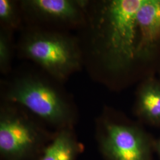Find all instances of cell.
<instances>
[{"mask_svg":"<svg viewBox=\"0 0 160 160\" xmlns=\"http://www.w3.org/2000/svg\"><path fill=\"white\" fill-rule=\"evenodd\" d=\"M33 114L4 102L0 111V154L4 160H36L53 135Z\"/></svg>","mask_w":160,"mask_h":160,"instance_id":"obj_4","label":"cell"},{"mask_svg":"<svg viewBox=\"0 0 160 160\" xmlns=\"http://www.w3.org/2000/svg\"><path fill=\"white\" fill-rule=\"evenodd\" d=\"M143 0L97 2L90 17V53L102 80L122 88L145 78L137 58V14Z\"/></svg>","mask_w":160,"mask_h":160,"instance_id":"obj_1","label":"cell"},{"mask_svg":"<svg viewBox=\"0 0 160 160\" xmlns=\"http://www.w3.org/2000/svg\"><path fill=\"white\" fill-rule=\"evenodd\" d=\"M12 31L1 27L0 31V71L2 74L11 70L13 55Z\"/></svg>","mask_w":160,"mask_h":160,"instance_id":"obj_11","label":"cell"},{"mask_svg":"<svg viewBox=\"0 0 160 160\" xmlns=\"http://www.w3.org/2000/svg\"><path fill=\"white\" fill-rule=\"evenodd\" d=\"M100 150L107 160H151V141L139 126L102 118L98 125Z\"/></svg>","mask_w":160,"mask_h":160,"instance_id":"obj_5","label":"cell"},{"mask_svg":"<svg viewBox=\"0 0 160 160\" xmlns=\"http://www.w3.org/2000/svg\"><path fill=\"white\" fill-rule=\"evenodd\" d=\"M81 150L72 127H67L53 134L36 160H76Z\"/></svg>","mask_w":160,"mask_h":160,"instance_id":"obj_9","label":"cell"},{"mask_svg":"<svg viewBox=\"0 0 160 160\" xmlns=\"http://www.w3.org/2000/svg\"><path fill=\"white\" fill-rule=\"evenodd\" d=\"M1 27L14 31L20 27L21 17L17 2L12 0L0 1Z\"/></svg>","mask_w":160,"mask_h":160,"instance_id":"obj_10","label":"cell"},{"mask_svg":"<svg viewBox=\"0 0 160 160\" xmlns=\"http://www.w3.org/2000/svg\"><path fill=\"white\" fill-rule=\"evenodd\" d=\"M135 112L145 122L160 126V80L154 75L141 81L136 95Z\"/></svg>","mask_w":160,"mask_h":160,"instance_id":"obj_8","label":"cell"},{"mask_svg":"<svg viewBox=\"0 0 160 160\" xmlns=\"http://www.w3.org/2000/svg\"><path fill=\"white\" fill-rule=\"evenodd\" d=\"M23 57L38 65L61 83L78 71L83 55L77 40L55 31L33 28L24 32L18 43Z\"/></svg>","mask_w":160,"mask_h":160,"instance_id":"obj_3","label":"cell"},{"mask_svg":"<svg viewBox=\"0 0 160 160\" xmlns=\"http://www.w3.org/2000/svg\"><path fill=\"white\" fill-rule=\"evenodd\" d=\"M158 69H159V75H160V79L159 80H160V64H159V66H158Z\"/></svg>","mask_w":160,"mask_h":160,"instance_id":"obj_13","label":"cell"},{"mask_svg":"<svg viewBox=\"0 0 160 160\" xmlns=\"http://www.w3.org/2000/svg\"><path fill=\"white\" fill-rule=\"evenodd\" d=\"M56 82L36 73L14 75L3 84V100L19 105L57 130L72 127L73 104Z\"/></svg>","mask_w":160,"mask_h":160,"instance_id":"obj_2","label":"cell"},{"mask_svg":"<svg viewBox=\"0 0 160 160\" xmlns=\"http://www.w3.org/2000/svg\"><path fill=\"white\" fill-rule=\"evenodd\" d=\"M137 58L145 77L160 62V0H143L137 14Z\"/></svg>","mask_w":160,"mask_h":160,"instance_id":"obj_6","label":"cell"},{"mask_svg":"<svg viewBox=\"0 0 160 160\" xmlns=\"http://www.w3.org/2000/svg\"><path fill=\"white\" fill-rule=\"evenodd\" d=\"M156 149L158 152V154L159 155L160 158V139L157 141V142L156 143Z\"/></svg>","mask_w":160,"mask_h":160,"instance_id":"obj_12","label":"cell"},{"mask_svg":"<svg viewBox=\"0 0 160 160\" xmlns=\"http://www.w3.org/2000/svg\"><path fill=\"white\" fill-rule=\"evenodd\" d=\"M88 3L78 0H25L20 2V7L33 20L74 27L86 23Z\"/></svg>","mask_w":160,"mask_h":160,"instance_id":"obj_7","label":"cell"}]
</instances>
